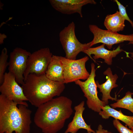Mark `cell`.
I'll return each instance as SVG.
<instances>
[{
    "instance_id": "obj_1",
    "label": "cell",
    "mask_w": 133,
    "mask_h": 133,
    "mask_svg": "<svg viewBox=\"0 0 133 133\" xmlns=\"http://www.w3.org/2000/svg\"><path fill=\"white\" fill-rule=\"evenodd\" d=\"M72 101L61 96L40 105L35 114L34 121L44 133H56L64 127L73 111Z\"/></svg>"
},
{
    "instance_id": "obj_2",
    "label": "cell",
    "mask_w": 133,
    "mask_h": 133,
    "mask_svg": "<svg viewBox=\"0 0 133 133\" xmlns=\"http://www.w3.org/2000/svg\"><path fill=\"white\" fill-rule=\"evenodd\" d=\"M28 107L1 94L0 133H30L32 112Z\"/></svg>"
},
{
    "instance_id": "obj_3",
    "label": "cell",
    "mask_w": 133,
    "mask_h": 133,
    "mask_svg": "<svg viewBox=\"0 0 133 133\" xmlns=\"http://www.w3.org/2000/svg\"><path fill=\"white\" fill-rule=\"evenodd\" d=\"M21 87L28 101L38 107L56 96H59L65 88V83L52 81L46 76L30 74Z\"/></svg>"
},
{
    "instance_id": "obj_4",
    "label": "cell",
    "mask_w": 133,
    "mask_h": 133,
    "mask_svg": "<svg viewBox=\"0 0 133 133\" xmlns=\"http://www.w3.org/2000/svg\"><path fill=\"white\" fill-rule=\"evenodd\" d=\"M75 25L72 22L60 32L59 40L65 52V57L76 60L78 55L85 50L90 47V42L83 44L80 42L75 34Z\"/></svg>"
},
{
    "instance_id": "obj_5",
    "label": "cell",
    "mask_w": 133,
    "mask_h": 133,
    "mask_svg": "<svg viewBox=\"0 0 133 133\" xmlns=\"http://www.w3.org/2000/svg\"><path fill=\"white\" fill-rule=\"evenodd\" d=\"M91 66V73L86 80L85 81L79 80L75 83L80 87L84 96L87 98L86 103L88 107L94 111L99 113L101 110V107L106 105L98 97L97 86L95 79L96 76L95 65L92 63Z\"/></svg>"
},
{
    "instance_id": "obj_6",
    "label": "cell",
    "mask_w": 133,
    "mask_h": 133,
    "mask_svg": "<svg viewBox=\"0 0 133 133\" xmlns=\"http://www.w3.org/2000/svg\"><path fill=\"white\" fill-rule=\"evenodd\" d=\"M63 67L64 83H67L78 80H85L90 74L87 70L85 63L89 59L85 56L77 60L67 59L60 56Z\"/></svg>"
},
{
    "instance_id": "obj_7",
    "label": "cell",
    "mask_w": 133,
    "mask_h": 133,
    "mask_svg": "<svg viewBox=\"0 0 133 133\" xmlns=\"http://www.w3.org/2000/svg\"><path fill=\"white\" fill-rule=\"evenodd\" d=\"M53 55L48 48H42L31 53L27 61L24 74V80L30 74H45Z\"/></svg>"
},
{
    "instance_id": "obj_8",
    "label": "cell",
    "mask_w": 133,
    "mask_h": 133,
    "mask_svg": "<svg viewBox=\"0 0 133 133\" xmlns=\"http://www.w3.org/2000/svg\"><path fill=\"white\" fill-rule=\"evenodd\" d=\"M90 31L93 34V38L90 42V47L97 44L101 43L111 49L114 44L124 41H133V33L124 35L115 33L107 30L102 29L97 25L90 24L89 26Z\"/></svg>"
},
{
    "instance_id": "obj_9",
    "label": "cell",
    "mask_w": 133,
    "mask_h": 133,
    "mask_svg": "<svg viewBox=\"0 0 133 133\" xmlns=\"http://www.w3.org/2000/svg\"><path fill=\"white\" fill-rule=\"evenodd\" d=\"M31 53L26 50L19 47L15 48L10 53L9 72L14 76L18 83L22 85L24 83V74L27 59Z\"/></svg>"
},
{
    "instance_id": "obj_10",
    "label": "cell",
    "mask_w": 133,
    "mask_h": 133,
    "mask_svg": "<svg viewBox=\"0 0 133 133\" xmlns=\"http://www.w3.org/2000/svg\"><path fill=\"white\" fill-rule=\"evenodd\" d=\"M0 92L1 94L14 102L28 106L25 101L28 100L22 88L18 84L14 76L9 72L5 74L3 82L0 86Z\"/></svg>"
},
{
    "instance_id": "obj_11",
    "label": "cell",
    "mask_w": 133,
    "mask_h": 133,
    "mask_svg": "<svg viewBox=\"0 0 133 133\" xmlns=\"http://www.w3.org/2000/svg\"><path fill=\"white\" fill-rule=\"evenodd\" d=\"M52 7L56 10L64 14L71 15L77 13L83 17L82 7L89 4H96L93 0H50Z\"/></svg>"
},
{
    "instance_id": "obj_12",
    "label": "cell",
    "mask_w": 133,
    "mask_h": 133,
    "mask_svg": "<svg viewBox=\"0 0 133 133\" xmlns=\"http://www.w3.org/2000/svg\"><path fill=\"white\" fill-rule=\"evenodd\" d=\"M105 45L102 44L101 45L94 48H89L84 50L83 52L87 54L95 62V60L99 58L104 60L105 63L108 65L112 64V59L122 51L126 52L120 48L119 45L115 49L109 50L105 48Z\"/></svg>"
},
{
    "instance_id": "obj_13",
    "label": "cell",
    "mask_w": 133,
    "mask_h": 133,
    "mask_svg": "<svg viewBox=\"0 0 133 133\" xmlns=\"http://www.w3.org/2000/svg\"><path fill=\"white\" fill-rule=\"evenodd\" d=\"M104 75H106L107 80L104 83L100 84L98 81L96 82L97 87L99 89L100 92L102 93L101 100L104 102L106 105H108L109 100L113 101L117 100L116 98H113L110 95L112 90L118 87L116 83L118 77L116 74L113 75L110 68H108L103 72Z\"/></svg>"
},
{
    "instance_id": "obj_14",
    "label": "cell",
    "mask_w": 133,
    "mask_h": 133,
    "mask_svg": "<svg viewBox=\"0 0 133 133\" xmlns=\"http://www.w3.org/2000/svg\"><path fill=\"white\" fill-rule=\"evenodd\" d=\"M84 103V101H82L74 107L75 112L74 116L64 133H76L80 129H85L87 132L95 133V131L91 128L90 125L86 123L83 118V113L85 109Z\"/></svg>"
},
{
    "instance_id": "obj_15",
    "label": "cell",
    "mask_w": 133,
    "mask_h": 133,
    "mask_svg": "<svg viewBox=\"0 0 133 133\" xmlns=\"http://www.w3.org/2000/svg\"><path fill=\"white\" fill-rule=\"evenodd\" d=\"M63 70L60 56L53 55L45 73L46 77L53 81L64 83Z\"/></svg>"
},
{
    "instance_id": "obj_16",
    "label": "cell",
    "mask_w": 133,
    "mask_h": 133,
    "mask_svg": "<svg viewBox=\"0 0 133 133\" xmlns=\"http://www.w3.org/2000/svg\"><path fill=\"white\" fill-rule=\"evenodd\" d=\"M101 108V110L99 113V114L102 118L106 119L112 117L115 119L122 121L130 129L133 127V116L125 115L122 113L121 110L118 111L108 105Z\"/></svg>"
},
{
    "instance_id": "obj_17",
    "label": "cell",
    "mask_w": 133,
    "mask_h": 133,
    "mask_svg": "<svg viewBox=\"0 0 133 133\" xmlns=\"http://www.w3.org/2000/svg\"><path fill=\"white\" fill-rule=\"evenodd\" d=\"M125 20L117 11L114 14L107 15L104 21V25L107 30L117 33L124 29Z\"/></svg>"
},
{
    "instance_id": "obj_18",
    "label": "cell",
    "mask_w": 133,
    "mask_h": 133,
    "mask_svg": "<svg viewBox=\"0 0 133 133\" xmlns=\"http://www.w3.org/2000/svg\"><path fill=\"white\" fill-rule=\"evenodd\" d=\"M132 93L127 92L123 98L118 99L116 102L110 105L113 108H117L125 109L130 111L133 114V98L132 97Z\"/></svg>"
},
{
    "instance_id": "obj_19",
    "label": "cell",
    "mask_w": 133,
    "mask_h": 133,
    "mask_svg": "<svg viewBox=\"0 0 133 133\" xmlns=\"http://www.w3.org/2000/svg\"><path fill=\"white\" fill-rule=\"evenodd\" d=\"M8 57L7 49L4 48L2 50L0 56V84L3 82L5 71L7 67L8 66L7 62Z\"/></svg>"
},
{
    "instance_id": "obj_20",
    "label": "cell",
    "mask_w": 133,
    "mask_h": 133,
    "mask_svg": "<svg viewBox=\"0 0 133 133\" xmlns=\"http://www.w3.org/2000/svg\"><path fill=\"white\" fill-rule=\"evenodd\" d=\"M114 127L119 133H133V131L122 125L119 120L115 119L113 120Z\"/></svg>"
},
{
    "instance_id": "obj_21",
    "label": "cell",
    "mask_w": 133,
    "mask_h": 133,
    "mask_svg": "<svg viewBox=\"0 0 133 133\" xmlns=\"http://www.w3.org/2000/svg\"><path fill=\"white\" fill-rule=\"evenodd\" d=\"M114 1L116 2L118 6L119 11V12L120 15L125 20H126L130 22L133 28V22L130 19L128 16L126 12V7L124 6L117 0H115Z\"/></svg>"
},
{
    "instance_id": "obj_22",
    "label": "cell",
    "mask_w": 133,
    "mask_h": 133,
    "mask_svg": "<svg viewBox=\"0 0 133 133\" xmlns=\"http://www.w3.org/2000/svg\"><path fill=\"white\" fill-rule=\"evenodd\" d=\"M108 131L107 130L103 129L102 126L101 124H99L94 133H108Z\"/></svg>"
},
{
    "instance_id": "obj_23",
    "label": "cell",
    "mask_w": 133,
    "mask_h": 133,
    "mask_svg": "<svg viewBox=\"0 0 133 133\" xmlns=\"http://www.w3.org/2000/svg\"><path fill=\"white\" fill-rule=\"evenodd\" d=\"M6 36L5 34L0 33V44H1L3 43L4 39L6 38Z\"/></svg>"
},
{
    "instance_id": "obj_24",
    "label": "cell",
    "mask_w": 133,
    "mask_h": 133,
    "mask_svg": "<svg viewBox=\"0 0 133 133\" xmlns=\"http://www.w3.org/2000/svg\"><path fill=\"white\" fill-rule=\"evenodd\" d=\"M128 44H133V41H129ZM129 54H130L131 55V57L132 58H133V52H129Z\"/></svg>"
},
{
    "instance_id": "obj_25",
    "label": "cell",
    "mask_w": 133,
    "mask_h": 133,
    "mask_svg": "<svg viewBox=\"0 0 133 133\" xmlns=\"http://www.w3.org/2000/svg\"><path fill=\"white\" fill-rule=\"evenodd\" d=\"M108 133H113L111 132H108Z\"/></svg>"
},
{
    "instance_id": "obj_26",
    "label": "cell",
    "mask_w": 133,
    "mask_h": 133,
    "mask_svg": "<svg viewBox=\"0 0 133 133\" xmlns=\"http://www.w3.org/2000/svg\"><path fill=\"white\" fill-rule=\"evenodd\" d=\"M131 129L133 131V127Z\"/></svg>"
},
{
    "instance_id": "obj_27",
    "label": "cell",
    "mask_w": 133,
    "mask_h": 133,
    "mask_svg": "<svg viewBox=\"0 0 133 133\" xmlns=\"http://www.w3.org/2000/svg\"><path fill=\"white\" fill-rule=\"evenodd\" d=\"M92 133L91 132H87V133Z\"/></svg>"
},
{
    "instance_id": "obj_28",
    "label": "cell",
    "mask_w": 133,
    "mask_h": 133,
    "mask_svg": "<svg viewBox=\"0 0 133 133\" xmlns=\"http://www.w3.org/2000/svg\"><path fill=\"white\" fill-rule=\"evenodd\" d=\"M132 94H133V93H132Z\"/></svg>"
},
{
    "instance_id": "obj_29",
    "label": "cell",
    "mask_w": 133,
    "mask_h": 133,
    "mask_svg": "<svg viewBox=\"0 0 133 133\" xmlns=\"http://www.w3.org/2000/svg\"></svg>"
}]
</instances>
